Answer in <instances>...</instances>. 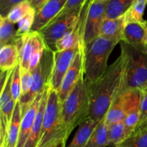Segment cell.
I'll list each match as a JSON object with an SVG mask.
<instances>
[{
    "instance_id": "obj_39",
    "label": "cell",
    "mask_w": 147,
    "mask_h": 147,
    "mask_svg": "<svg viewBox=\"0 0 147 147\" xmlns=\"http://www.w3.org/2000/svg\"><path fill=\"white\" fill-rule=\"evenodd\" d=\"M146 1H147V0H146Z\"/></svg>"
},
{
    "instance_id": "obj_28",
    "label": "cell",
    "mask_w": 147,
    "mask_h": 147,
    "mask_svg": "<svg viewBox=\"0 0 147 147\" xmlns=\"http://www.w3.org/2000/svg\"><path fill=\"white\" fill-rule=\"evenodd\" d=\"M32 7L29 0H25L13 7L7 17L11 22L16 24L18 23V22L32 10Z\"/></svg>"
},
{
    "instance_id": "obj_37",
    "label": "cell",
    "mask_w": 147,
    "mask_h": 147,
    "mask_svg": "<svg viewBox=\"0 0 147 147\" xmlns=\"http://www.w3.org/2000/svg\"><path fill=\"white\" fill-rule=\"evenodd\" d=\"M108 0H93V1H106Z\"/></svg>"
},
{
    "instance_id": "obj_10",
    "label": "cell",
    "mask_w": 147,
    "mask_h": 147,
    "mask_svg": "<svg viewBox=\"0 0 147 147\" xmlns=\"http://www.w3.org/2000/svg\"><path fill=\"white\" fill-rule=\"evenodd\" d=\"M78 50L79 45L63 51H55L54 66L50 80V86L53 89L59 90L63 78Z\"/></svg>"
},
{
    "instance_id": "obj_13",
    "label": "cell",
    "mask_w": 147,
    "mask_h": 147,
    "mask_svg": "<svg viewBox=\"0 0 147 147\" xmlns=\"http://www.w3.org/2000/svg\"><path fill=\"white\" fill-rule=\"evenodd\" d=\"M67 0H48L36 13L31 31H40L47 27L61 12Z\"/></svg>"
},
{
    "instance_id": "obj_8",
    "label": "cell",
    "mask_w": 147,
    "mask_h": 147,
    "mask_svg": "<svg viewBox=\"0 0 147 147\" xmlns=\"http://www.w3.org/2000/svg\"><path fill=\"white\" fill-rule=\"evenodd\" d=\"M14 43L20 50V67L26 70H30V60L32 56L36 53L43 52L47 47L39 31H30L21 37H17Z\"/></svg>"
},
{
    "instance_id": "obj_12",
    "label": "cell",
    "mask_w": 147,
    "mask_h": 147,
    "mask_svg": "<svg viewBox=\"0 0 147 147\" xmlns=\"http://www.w3.org/2000/svg\"><path fill=\"white\" fill-rule=\"evenodd\" d=\"M123 92L125 108L123 122L126 126L133 132L140 121L142 92L139 89H127Z\"/></svg>"
},
{
    "instance_id": "obj_4",
    "label": "cell",
    "mask_w": 147,
    "mask_h": 147,
    "mask_svg": "<svg viewBox=\"0 0 147 147\" xmlns=\"http://www.w3.org/2000/svg\"><path fill=\"white\" fill-rule=\"evenodd\" d=\"M61 108L62 102L57 91L50 86L37 147H50L60 141H67L68 138L62 123Z\"/></svg>"
},
{
    "instance_id": "obj_36",
    "label": "cell",
    "mask_w": 147,
    "mask_h": 147,
    "mask_svg": "<svg viewBox=\"0 0 147 147\" xmlns=\"http://www.w3.org/2000/svg\"><path fill=\"white\" fill-rule=\"evenodd\" d=\"M50 147H66V141H60V142L57 143V144H54Z\"/></svg>"
},
{
    "instance_id": "obj_18",
    "label": "cell",
    "mask_w": 147,
    "mask_h": 147,
    "mask_svg": "<svg viewBox=\"0 0 147 147\" xmlns=\"http://www.w3.org/2000/svg\"><path fill=\"white\" fill-rule=\"evenodd\" d=\"M22 118V113L21 107H20V102H18L16 103L12 118L7 129L4 143L1 147H17L19 135H20Z\"/></svg>"
},
{
    "instance_id": "obj_26",
    "label": "cell",
    "mask_w": 147,
    "mask_h": 147,
    "mask_svg": "<svg viewBox=\"0 0 147 147\" xmlns=\"http://www.w3.org/2000/svg\"><path fill=\"white\" fill-rule=\"evenodd\" d=\"M17 39V30L14 24L7 16L0 15V45L1 47L14 43Z\"/></svg>"
},
{
    "instance_id": "obj_6",
    "label": "cell",
    "mask_w": 147,
    "mask_h": 147,
    "mask_svg": "<svg viewBox=\"0 0 147 147\" xmlns=\"http://www.w3.org/2000/svg\"><path fill=\"white\" fill-rule=\"evenodd\" d=\"M54 50L46 47L40 63L31 71L32 85L30 90L27 95L22 97L20 100L22 115L34 98L50 85L54 66Z\"/></svg>"
},
{
    "instance_id": "obj_24",
    "label": "cell",
    "mask_w": 147,
    "mask_h": 147,
    "mask_svg": "<svg viewBox=\"0 0 147 147\" xmlns=\"http://www.w3.org/2000/svg\"><path fill=\"white\" fill-rule=\"evenodd\" d=\"M109 146L108 141V126L105 118L99 121L92 135H90L85 147H106Z\"/></svg>"
},
{
    "instance_id": "obj_33",
    "label": "cell",
    "mask_w": 147,
    "mask_h": 147,
    "mask_svg": "<svg viewBox=\"0 0 147 147\" xmlns=\"http://www.w3.org/2000/svg\"><path fill=\"white\" fill-rule=\"evenodd\" d=\"M25 0H0V15L7 16L13 7Z\"/></svg>"
},
{
    "instance_id": "obj_22",
    "label": "cell",
    "mask_w": 147,
    "mask_h": 147,
    "mask_svg": "<svg viewBox=\"0 0 147 147\" xmlns=\"http://www.w3.org/2000/svg\"><path fill=\"white\" fill-rule=\"evenodd\" d=\"M115 147H147V120L138 124L131 134Z\"/></svg>"
},
{
    "instance_id": "obj_19",
    "label": "cell",
    "mask_w": 147,
    "mask_h": 147,
    "mask_svg": "<svg viewBox=\"0 0 147 147\" xmlns=\"http://www.w3.org/2000/svg\"><path fill=\"white\" fill-rule=\"evenodd\" d=\"M104 118L108 127L115 122L123 121L125 118V108L123 92L122 89L118 92L116 96L113 99L106 115L104 116Z\"/></svg>"
},
{
    "instance_id": "obj_14",
    "label": "cell",
    "mask_w": 147,
    "mask_h": 147,
    "mask_svg": "<svg viewBox=\"0 0 147 147\" xmlns=\"http://www.w3.org/2000/svg\"><path fill=\"white\" fill-rule=\"evenodd\" d=\"M147 21L127 22L123 33V42L147 53L146 41Z\"/></svg>"
},
{
    "instance_id": "obj_32",
    "label": "cell",
    "mask_w": 147,
    "mask_h": 147,
    "mask_svg": "<svg viewBox=\"0 0 147 147\" xmlns=\"http://www.w3.org/2000/svg\"><path fill=\"white\" fill-rule=\"evenodd\" d=\"M85 1H86V0H67L65 5V7H63V10H61V12L57 14V17H56L51 22L55 21V20H57V19L63 17V16L65 15V14L70 13V12L73 11V10H75L76 9L80 7V6L84 3Z\"/></svg>"
},
{
    "instance_id": "obj_27",
    "label": "cell",
    "mask_w": 147,
    "mask_h": 147,
    "mask_svg": "<svg viewBox=\"0 0 147 147\" xmlns=\"http://www.w3.org/2000/svg\"><path fill=\"white\" fill-rule=\"evenodd\" d=\"M146 4V0H135L124 14L126 17V22H144L145 20H144L143 15Z\"/></svg>"
},
{
    "instance_id": "obj_16",
    "label": "cell",
    "mask_w": 147,
    "mask_h": 147,
    "mask_svg": "<svg viewBox=\"0 0 147 147\" xmlns=\"http://www.w3.org/2000/svg\"><path fill=\"white\" fill-rule=\"evenodd\" d=\"M126 25L125 14L114 19H104L100 30V35L121 43L123 40Z\"/></svg>"
},
{
    "instance_id": "obj_23",
    "label": "cell",
    "mask_w": 147,
    "mask_h": 147,
    "mask_svg": "<svg viewBox=\"0 0 147 147\" xmlns=\"http://www.w3.org/2000/svg\"><path fill=\"white\" fill-rule=\"evenodd\" d=\"M132 131L125 125L123 121L115 122L108 127V141L109 146H116L124 141Z\"/></svg>"
},
{
    "instance_id": "obj_34",
    "label": "cell",
    "mask_w": 147,
    "mask_h": 147,
    "mask_svg": "<svg viewBox=\"0 0 147 147\" xmlns=\"http://www.w3.org/2000/svg\"><path fill=\"white\" fill-rule=\"evenodd\" d=\"M141 117L139 123L144 122L147 120V86L141 89Z\"/></svg>"
},
{
    "instance_id": "obj_31",
    "label": "cell",
    "mask_w": 147,
    "mask_h": 147,
    "mask_svg": "<svg viewBox=\"0 0 147 147\" xmlns=\"http://www.w3.org/2000/svg\"><path fill=\"white\" fill-rule=\"evenodd\" d=\"M20 77H21L22 97H24L30 92L32 85V73L30 70H26L20 67Z\"/></svg>"
},
{
    "instance_id": "obj_35",
    "label": "cell",
    "mask_w": 147,
    "mask_h": 147,
    "mask_svg": "<svg viewBox=\"0 0 147 147\" xmlns=\"http://www.w3.org/2000/svg\"><path fill=\"white\" fill-rule=\"evenodd\" d=\"M47 1L48 0H29L32 8H34L36 12L38 11Z\"/></svg>"
},
{
    "instance_id": "obj_29",
    "label": "cell",
    "mask_w": 147,
    "mask_h": 147,
    "mask_svg": "<svg viewBox=\"0 0 147 147\" xmlns=\"http://www.w3.org/2000/svg\"><path fill=\"white\" fill-rule=\"evenodd\" d=\"M36 10L34 8L32 10L18 22V28L17 30V37H21L31 31L34 24L36 16Z\"/></svg>"
},
{
    "instance_id": "obj_38",
    "label": "cell",
    "mask_w": 147,
    "mask_h": 147,
    "mask_svg": "<svg viewBox=\"0 0 147 147\" xmlns=\"http://www.w3.org/2000/svg\"><path fill=\"white\" fill-rule=\"evenodd\" d=\"M146 45H147V29H146Z\"/></svg>"
},
{
    "instance_id": "obj_2",
    "label": "cell",
    "mask_w": 147,
    "mask_h": 147,
    "mask_svg": "<svg viewBox=\"0 0 147 147\" xmlns=\"http://www.w3.org/2000/svg\"><path fill=\"white\" fill-rule=\"evenodd\" d=\"M90 97L88 84L82 74L76 86L62 103L61 119L67 138L75 128L89 118Z\"/></svg>"
},
{
    "instance_id": "obj_9",
    "label": "cell",
    "mask_w": 147,
    "mask_h": 147,
    "mask_svg": "<svg viewBox=\"0 0 147 147\" xmlns=\"http://www.w3.org/2000/svg\"><path fill=\"white\" fill-rule=\"evenodd\" d=\"M108 1H93L90 4L86 19L84 37H83L85 47L86 45L100 36V27L105 18V12H106Z\"/></svg>"
},
{
    "instance_id": "obj_15",
    "label": "cell",
    "mask_w": 147,
    "mask_h": 147,
    "mask_svg": "<svg viewBox=\"0 0 147 147\" xmlns=\"http://www.w3.org/2000/svg\"><path fill=\"white\" fill-rule=\"evenodd\" d=\"M43 92H44L39 94L34 98V100L29 105L27 109L26 110V111L22 115L17 147H24V146H25L26 141H27L29 134H30L31 128L32 127L33 123H34V120H35L37 112L38 111L42 97Z\"/></svg>"
},
{
    "instance_id": "obj_25",
    "label": "cell",
    "mask_w": 147,
    "mask_h": 147,
    "mask_svg": "<svg viewBox=\"0 0 147 147\" xmlns=\"http://www.w3.org/2000/svg\"><path fill=\"white\" fill-rule=\"evenodd\" d=\"M135 0H109L104 19H114L123 15Z\"/></svg>"
},
{
    "instance_id": "obj_11",
    "label": "cell",
    "mask_w": 147,
    "mask_h": 147,
    "mask_svg": "<svg viewBox=\"0 0 147 147\" xmlns=\"http://www.w3.org/2000/svg\"><path fill=\"white\" fill-rule=\"evenodd\" d=\"M84 52L79 48V50L73 59L71 66H70L63 78L60 89L57 91L62 103L76 86L82 74L84 72Z\"/></svg>"
},
{
    "instance_id": "obj_5",
    "label": "cell",
    "mask_w": 147,
    "mask_h": 147,
    "mask_svg": "<svg viewBox=\"0 0 147 147\" xmlns=\"http://www.w3.org/2000/svg\"><path fill=\"white\" fill-rule=\"evenodd\" d=\"M121 48L124 60L122 91L144 89L147 86V53L123 41Z\"/></svg>"
},
{
    "instance_id": "obj_1",
    "label": "cell",
    "mask_w": 147,
    "mask_h": 147,
    "mask_svg": "<svg viewBox=\"0 0 147 147\" xmlns=\"http://www.w3.org/2000/svg\"><path fill=\"white\" fill-rule=\"evenodd\" d=\"M123 70L124 60L121 54L96 83L88 85L89 118L92 120L99 122L104 118L115 97L122 89Z\"/></svg>"
},
{
    "instance_id": "obj_20",
    "label": "cell",
    "mask_w": 147,
    "mask_h": 147,
    "mask_svg": "<svg viewBox=\"0 0 147 147\" xmlns=\"http://www.w3.org/2000/svg\"><path fill=\"white\" fill-rule=\"evenodd\" d=\"M20 50L14 43L1 47L0 50V69L1 71L14 69L20 63Z\"/></svg>"
},
{
    "instance_id": "obj_30",
    "label": "cell",
    "mask_w": 147,
    "mask_h": 147,
    "mask_svg": "<svg viewBox=\"0 0 147 147\" xmlns=\"http://www.w3.org/2000/svg\"><path fill=\"white\" fill-rule=\"evenodd\" d=\"M11 95L14 102H20L22 97V87H21V77H20V65L18 63L14 69L12 81L11 84Z\"/></svg>"
},
{
    "instance_id": "obj_17",
    "label": "cell",
    "mask_w": 147,
    "mask_h": 147,
    "mask_svg": "<svg viewBox=\"0 0 147 147\" xmlns=\"http://www.w3.org/2000/svg\"><path fill=\"white\" fill-rule=\"evenodd\" d=\"M50 86L45 89L42 95L41 102H40V107H39L38 111L37 112L35 120L33 123L32 127L31 128L29 136L27 138V141L24 147H37L39 144L40 138V134H41L42 126V120L44 117L45 110L46 105L47 102V97H48V91Z\"/></svg>"
},
{
    "instance_id": "obj_21",
    "label": "cell",
    "mask_w": 147,
    "mask_h": 147,
    "mask_svg": "<svg viewBox=\"0 0 147 147\" xmlns=\"http://www.w3.org/2000/svg\"><path fill=\"white\" fill-rule=\"evenodd\" d=\"M98 122L88 118L83 121L80 125L73 137V140L67 147H85L90 135L96 129Z\"/></svg>"
},
{
    "instance_id": "obj_7",
    "label": "cell",
    "mask_w": 147,
    "mask_h": 147,
    "mask_svg": "<svg viewBox=\"0 0 147 147\" xmlns=\"http://www.w3.org/2000/svg\"><path fill=\"white\" fill-rule=\"evenodd\" d=\"M81 7L82 5L68 14L53 22L47 27L39 31L41 33L47 48L54 51L55 50L56 43L77 22Z\"/></svg>"
},
{
    "instance_id": "obj_3",
    "label": "cell",
    "mask_w": 147,
    "mask_h": 147,
    "mask_svg": "<svg viewBox=\"0 0 147 147\" xmlns=\"http://www.w3.org/2000/svg\"><path fill=\"white\" fill-rule=\"evenodd\" d=\"M118 43L116 40L100 35L86 45L83 71L88 84L96 83L106 72L109 57Z\"/></svg>"
}]
</instances>
